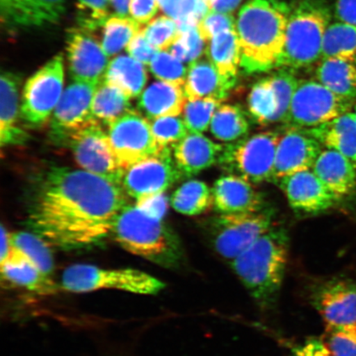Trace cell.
Wrapping results in <instances>:
<instances>
[{
  "instance_id": "1",
  "label": "cell",
  "mask_w": 356,
  "mask_h": 356,
  "mask_svg": "<svg viewBox=\"0 0 356 356\" xmlns=\"http://www.w3.org/2000/svg\"><path fill=\"white\" fill-rule=\"evenodd\" d=\"M121 185L86 170L53 166L35 182L28 224L52 246L77 250L111 236L115 220L128 206Z\"/></svg>"
},
{
  "instance_id": "2",
  "label": "cell",
  "mask_w": 356,
  "mask_h": 356,
  "mask_svg": "<svg viewBox=\"0 0 356 356\" xmlns=\"http://www.w3.org/2000/svg\"><path fill=\"white\" fill-rule=\"evenodd\" d=\"M291 6L282 0H249L236 20L240 67L249 74L279 68Z\"/></svg>"
},
{
  "instance_id": "3",
  "label": "cell",
  "mask_w": 356,
  "mask_h": 356,
  "mask_svg": "<svg viewBox=\"0 0 356 356\" xmlns=\"http://www.w3.org/2000/svg\"><path fill=\"white\" fill-rule=\"evenodd\" d=\"M289 249L287 231L273 227L230 262L234 273L261 310L268 311L277 306Z\"/></svg>"
},
{
  "instance_id": "4",
  "label": "cell",
  "mask_w": 356,
  "mask_h": 356,
  "mask_svg": "<svg viewBox=\"0 0 356 356\" xmlns=\"http://www.w3.org/2000/svg\"><path fill=\"white\" fill-rule=\"evenodd\" d=\"M111 236L124 250L165 268H177L184 261L177 236L163 220L136 206H127L119 213Z\"/></svg>"
},
{
  "instance_id": "5",
  "label": "cell",
  "mask_w": 356,
  "mask_h": 356,
  "mask_svg": "<svg viewBox=\"0 0 356 356\" xmlns=\"http://www.w3.org/2000/svg\"><path fill=\"white\" fill-rule=\"evenodd\" d=\"M331 11L324 0H299L291 6L279 67L304 69L321 59Z\"/></svg>"
},
{
  "instance_id": "6",
  "label": "cell",
  "mask_w": 356,
  "mask_h": 356,
  "mask_svg": "<svg viewBox=\"0 0 356 356\" xmlns=\"http://www.w3.org/2000/svg\"><path fill=\"white\" fill-rule=\"evenodd\" d=\"M282 133L264 131L225 144L218 165L251 184L273 181L275 154Z\"/></svg>"
},
{
  "instance_id": "7",
  "label": "cell",
  "mask_w": 356,
  "mask_h": 356,
  "mask_svg": "<svg viewBox=\"0 0 356 356\" xmlns=\"http://www.w3.org/2000/svg\"><path fill=\"white\" fill-rule=\"evenodd\" d=\"M61 286L65 291L74 293L106 289L139 295H157L165 287V284L139 270H109L95 266L78 264L65 270L62 275Z\"/></svg>"
},
{
  "instance_id": "8",
  "label": "cell",
  "mask_w": 356,
  "mask_h": 356,
  "mask_svg": "<svg viewBox=\"0 0 356 356\" xmlns=\"http://www.w3.org/2000/svg\"><path fill=\"white\" fill-rule=\"evenodd\" d=\"M273 211L267 209L254 213H218L207 224L209 241L218 254L231 262L273 228Z\"/></svg>"
},
{
  "instance_id": "9",
  "label": "cell",
  "mask_w": 356,
  "mask_h": 356,
  "mask_svg": "<svg viewBox=\"0 0 356 356\" xmlns=\"http://www.w3.org/2000/svg\"><path fill=\"white\" fill-rule=\"evenodd\" d=\"M355 104L317 80H300L284 124L287 128L313 129L349 113Z\"/></svg>"
},
{
  "instance_id": "10",
  "label": "cell",
  "mask_w": 356,
  "mask_h": 356,
  "mask_svg": "<svg viewBox=\"0 0 356 356\" xmlns=\"http://www.w3.org/2000/svg\"><path fill=\"white\" fill-rule=\"evenodd\" d=\"M64 57L58 54L26 81L21 115L31 127H39L50 118L63 95Z\"/></svg>"
},
{
  "instance_id": "11",
  "label": "cell",
  "mask_w": 356,
  "mask_h": 356,
  "mask_svg": "<svg viewBox=\"0 0 356 356\" xmlns=\"http://www.w3.org/2000/svg\"><path fill=\"white\" fill-rule=\"evenodd\" d=\"M66 145L72 149L74 159L83 170L122 184L126 170L119 163L108 133L97 120L71 136Z\"/></svg>"
},
{
  "instance_id": "12",
  "label": "cell",
  "mask_w": 356,
  "mask_h": 356,
  "mask_svg": "<svg viewBox=\"0 0 356 356\" xmlns=\"http://www.w3.org/2000/svg\"><path fill=\"white\" fill-rule=\"evenodd\" d=\"M106 133L115 157L124 170L158 154L160 149L151 122L134 109L109 124Z\"/></svg>"
},
{
  "instance_id": "13",
  "label": "cell",
  "mask_w": 356,
  "mask_h": 356,
  "mask_svg": "<svg viewBox=\"0 0 356 356\" xmlns=\"http://www.w3.org/2000/svg\"><path fill=\"white\" fill-rule=\"evenodd\" d=\"M310 304L326 326L356 327V282L345 277L317 280L309 289Z\"/></svg>"
},
{
  "instance_id": "14",
  "label": "cell",
  "mask_w": 356,
  "mask_h": 356,
  "mask_svg": "<svg viewBox=\"0 0 356 356\" xmlns=\"http://www.w3.org/2000/svg\"><path fill=\"white\" fill-rule=\"evenodd\" d=\"M181 177L173 160L172 149L163 148L127 168L121 185L127 195L137 202L165 193Z\"/></svg>"
},
{
  "instance_id": "15",
  "label": "cell",
  "mask_w": 356,
  "mask_h": 356,
  "mask_svg": "<svg viewBox=\"0 0 356 356\" xmlns=\"http://www.w3.org/2000/svg\"><path fill=\"white\" fill-rule=\"evenodd\" d=\"M99 86L73 80L67 87L51 122V137L56 144L66 145L71 136L97 120L92 113V101Z\"/></svg>"
},
{
  "instance_id": "16",
  "label": "cell",
  "mask_w": 356,
  "mask_h": 356,
  "mask_svg": "<svg viewBox=\"0 0 356 356\" xmlns=\"http://www.w3.org/2000/svg\"><path fill=\"white\" fill-rule=\"evenodd\" d=\"M323 146L306 129L287 128L275 154L273 182L295 173L312 170Z\"/></svg>"
},
{
  "instance_id": "17",
  "label": "cell",
  "mask_w": 356,
  "mask_h": 356,
  "mask_svg": "<svg viewBox=\"0 0 356 356\" xmlns=\"http://www.w3.org/2000/svg\"><path fill=\"white\" fill-rule=\"evenodd\" d=\"M67 56L73 80L99 84L104 81L108 56L90 32L80 28L70 31Z\"/></svg>"
},
{
  "instance_id": "18",
  "label": "cell",
  "mask_w": 356,
  "mask_h": 356,
  "mask_svg": "<svg viewBox=\"0 0 356 356\" xmlns=\"http://www.w3.org/2000/svg\"><path fill=\"white\" fill-rule=\"evenodd\" d=\"M277 184L286 195L289 207L296 212L317 215L340 202L312 170L287 176Z\"/></svg>"
},
{
  "instance_id": "19",
  "label": "cell",
  "mask_w": 356,
  "mask_h": 356,
  "mask_svg": "<svg viewBox=\"0 0 356 356\" xmlns=\"http://www.w3.org/2000/svg\"><path fill=\"white\" fill-rule=\"evenodd\" d=\"M69 0H0L2 24L11 30L41 28L56 24Z\"/></svg>"
},
{
  "instance_id": "20",
  "label": "cell",
  "mask_w": 356,
  "mask_h": 356,
  "mask_svg": "<svg viewBox=\"0 0 356 356\" xmlns=\"http://www.w3.org/2000/svg\"><path fill=\"white\" fill-rule=\"evenodd\" d=\"M213 207L218 213H254L264 210V195L251 182L234 175L218 178L213 185Z\"/></svg>"
},
{
  "instance_id": "21",
  "label": "cell",
  "mask_w": 356,
  "mask_h": 356,
  "mask_svg": "<svg viewBox=\"0 0 356 356\" xmlns=\"http://www.w3.org/2000/svg\"><path fill=\"white\" fill-rule=\"evenodd\" d=\"M312 171L342 202L356 197V166L335 150L323 148Z\"/></svg>"
},
{
  "instance_id": "22",
  "label": "cell",
  "mask_w": 356,
  "mask_h": 356,
  "mask_svg": "<svg viewBox=\"0 0 356 356\" xmlns=\"http://www.w3.org/2000/svg\"><path fill=\"white\" fill-rule=\"evenodd\" d=\"M224 145L217 144L203 134L189 133L172 147V157L182 177L199 175L219 162Z\"/></svg>"
},
{
  "instance_id": "23",
  "label": "cell",
  "mask_w": 356,
  "mask_h": 356,
  "mask_svg": "<svg viewBox=\"0 0 356 356\" xmlns=\"http://www.w3.org/2000/svg\"><path fill=\"white\" fill-rule=\"evenodd\" d=\"M184 91L188 100L213 99L222 102L235 86L219 73L209 60L193 62L188 69Z\"/></svg>"
},
{
  "instance_id": "24",
  "label": "cell",
  "mask_w": 356,
  "mask_h": 356,
  "mask_svg": "<svg viewBox=\"0 0 356 356\" xmlns=\"http://www.w3.org/2000/svg\"><path fill=\"white\" fill-rule=\"evenodd\" d=\"M188 100L184 87L159 81L141 93L137 106L141 114L154 121L161 118L179 117Z\"/></svg>"
},
{
  "instance_id": "25",
  "label": "cell",
  "mask_w": 356,
  "mask_h": 356,
  "mask_svg": "<svg viewBox=\"0 0 356 356\" xmlns=\"http://www.w3.org/2000/svg\"><path fill=\"white\" fill-rule=\"evenodd\" d=\"M19 78L15 74L4 72L0 79V144L1 146L24 145L29 140L19 126L20 115Z\"/></svg>"
},
{
  "instance_id": "26",
  "label": "cell",
  "mask_w": 356,
  "mask_h": 356,
  "mask_svg": "<svg viewBox=\"0 0 356 356\" xmlns=\"http://www.w3.org/2000/svg\"><path fill=\"white\" fill-rule=\"evenodd\" d=\"M306 130L323 148L344 155L356 166V121L353 111L321 126Z\"/></svg>"
},
{
  "instance_id": "27",
  "label": "cell",
  "mask_w": 356,
  "mask_h": 356,
  "mask_svg": "<svg viewBox=\"0 0 356 356\" xmlns=\"http://www.w3.org/2000/svg\"><path fill=\"white\" fill-rule=\"evenodd\" d=\"M1 273L8 282L29 291L49 293L55 289L51 280L12 246L10 256L1 264Z\"/></svg>"
},
{
  "instance_id": "28",
  "label": "cell",
  "mask_w": 356,
  "mask_h": 356,
  "mask_svg": "<svg viewBox=\"0 0 356 356\" xmlns=\"http://www.w3.org/2000/svg\"><path fill=\"white\" fill-rule=\"evenodd\" d=\"M314 75L318 82L335 95L356 102V65L353 62L320 60Z\"/></svg>"
},
{
  "instance_id": "29",
  "label": "cell",
  "mask_w": 356,
  "mask_h": 356,
  "mask_svg": "<svg viewBox=\"0 0 356 356\" xmlns=\"http://www.w3.org/2000/svg\"><path fill=\"white\" fill-rule=\"evenodd\" d=\"M147 79L145 65L130 56H120L109 62L104 82L119 88L131 99L141 95Z\"/></svg>"
},
{
  "instance_id": "30",
  "label": "cell",
  "mask_w": 356,
  "mask_h": 356,
  "mask_svg": "<svg viewBox=\"0 0 356 356\" xmlns=\"http://www.w3.org/2000/svg\"><path fill=\"white\" fill-rule=\"evenodd\" d=\"M206 53L222 77L236 82L241 65V48L236 30L213 38L208 42Z\"/></svg>"
},
{
  "instance_id": "31",
  "label": "cell",
  "mask_w": 356,
  "mask_h": 356,
  "mask_svg": "<svg viewBox=\"0 0 356 356\" xmlns=\"http://www.w3.org/2000/svg\"><path fill=\"white\" fill-rule=\"evenodd\" d=\"M250 123L238 106L221 104L213 115L210 127L211 135L225 144L243 139L248 136Z\"/></svg>"
},
{
  "instance_id": "32",
  "label": "cell",
  "mask_w": 356,
  "mask_h": 356,
  "mask_svg": "<svg viewBox=\"0 0 356 356\" xmlns=\"http://www.w3.org/2000/svg\"><path fill=\"white\" fill-rule=\"evenodd\" d=\"M248 108L252 118L262 126L280 123L279 99L270 76L253 86L248 97Z\"/></svg>"
},
{
  "instance_id": "33",
  "label": "cell",
  "mask_w": 356,
  "mask_h": 356,
  "mask_svg": "<svg viewBox=\"0 0 356 356\" xmlns=\"http://www.w3.org/2000/svg\"><path fill=\"white\" fill-rule=\"evenodd\" d=\"M339 59L356 65V26L343 22L330 24L325 33L321 59Z\"/></svg>"
},
{
  "instance_id": "34",
  "label": "cell",
  "mask_w": 356,
  "mask_h": 356,
  "mask_svg": "<svg viewBox=\"0 0 356 356\" xmlns=\"http://www.w3.org/2000/svg\"><path fill=\"white\" fill-rule=\"evenodd\" d=\"M170 202L172 208L182 215L200 216L213 206L212 191L206 182L190 180L173 193Z\"/></svg>"
},
{
  "instance_id": "35",
  "label": "cell",
  "mask_w": 356,
  "mask_h": 356,
  "mask_svg": "<svg viewBox=\"0 0 356 356\" xmlns=\"http://www.w3.org/2000/svg\"><path fill=\"white\" fill-rule=\"evenodd\" d=\"M130 99L119 88L102 81L93 97V115L97 121L109 126L133 110Z\"/></svg>"
},
{
  "instance_id": "36",
  "label": "cell",
  "mask_w": 356,
  "mask_h": 356,
  "mask_svg": "<svg viewBox=\"0 0 356 356\" xmlns=\"http://www.w3.org/2000/svg\"><path fill=\"white\" fill-rule=\"evenodd\" d=\"M12 248L49 277L54 270V260L48 243L39 235L29 232L10 234Z\"/></svg>"
},
{
  "instance_id": "37",
  "label": "cell",
  "mask_w": 356,
  "mask_h": 356,
  "mask_svg": "<svg viewBox=\"0 0 356 356\" xmlns=\"http://www.w3.org/2000/svg\"><path fill=\"white\" fill-rule=\"evenodd\" d=\"M141 25L129 17L111 16L104 26L102 47L108 57L117 55L127 47Z\"/></svg>"
},
{
  "instance_id": "38",
  "label": "cell",
  "mask_w": 356,
  "mask_h": 356,
  "mask_svg": "<svg viewBox=\"0 0 356 356\" xmlns=\"http://www.w3.org/2000/svg\"><path fill=\"white\" fill-rule=\"evenodd\" d=\"M165 15L175 20L180 29L198 26L210 11L204 0H158Z\"/></svg>"
},
{
  "instance_id": "39",
  "label": "cell",
  "mask_w": 356,
  "mask_h": 356,
  "mask_svg": "<svg viewBox=\"0 0 356 356\" xmlns=\"http://www.w3.org/2000/svg\"><path fill=\"white\" fill-rule=\"evenodd\" d=\"M221 102L213 99L188 100L182 111V119L189 133L203 134L210 130L213 115Z\"/></svg>"
},
{
  "instance_id": "40",
  "label": "cell",
  "mask_w": 356,
  "mask_h": 356,
  "mask_svg": "<svg viewBox=\"0 0 356 356\" xmlns=\"http://www.w3.org/2000/svg\"><path fill=\"white\" fill-rule=\"evenodd\" d=\"M206 43L197 26H188L180 29L179 35L169 50L177 59L191 64L200 60L203 53L207 51Z\"/></svg>"
},
{
  "instance_id": "41",
  "label": "cell",
  "mask_w": 356,
  "mask_h": 356,
  "mask_svg": "<svg viewBox=\"0 0 356 356\" xmlns=\"http://www.w3.org/2000/svg\"><path fill=\"white\" fill-rule=\"evenodd\" d=\"M142 31L148 42L159 51L169 50L180 33L177 22L166 15L155 17Z\"/></svg>"
},
{
  "instance_id": "42",
  "label": "cell",
  "mask_w": 356,
  "mask_h": 356,
  "mask_svg": "<svg viewBox=\"0 0 356 356\" xmlns=\"http://www.w3.org/2000/svg\"><path fill=\"white\" fill-rule=\"evenodd\" d=\"M151 72L160 81L168 82L184 87L188 71L184 62L177 59L171 53L159 51L149 65Z\"/></svg>"
},
{
  "instance_id": "43",
  "label": "cell",
  "mask_w": 356,
  "mask_h": 356,
  "mask_svg": "<svg viewBox=\"0 0 356 356\" xmlns=\"http://www.w3.org/2000/svg\"><path fill=\"white\" fill-rule=\"evenodd\" d=\"M151 127L159 149L171 148L188 135L184 119L167 117L154 120Z\"/></svg>"
},
{
  "instance_id": "44",
  "label": "cell",
  "mask_w": 356,
  "mask_h": 356,
  "mask_svg": "<svg viewBox=\"0 0 356 356\" xmlns=\"http://www.w3.org/2000/svg\"><path fill=\"white\" fill-rule=\"evenodd\" d=\"M79 28L92 32L104 26L111 17L109 0H76Z\"/></svg>"
},
{
  "instance_id": "45",
  "label": "cell",
  "mask_w": 356,
  "mask_h": 356,
  "mask_svg": "<svg viewBox=\"0 0 356 356\" xmlns=\"http://www.w3.org/2000/svg\"><path fill=\"white\" fill-rule=\"evenodd\" d=\"M323 341L331 356H356V327L326 326Z\"/></svg>"
},
{
  "instance_id": "46",
  "label": "cell",
  "mask_w": 356,
  "mask_h": 356,
  "mask_svg": "<svg viewBox=\"0 0 356 356\" xmlns=\"http://www.w3.org/2000/svg\"><path fill=\"white\" fill-rule=\"evenodd\" d=\"M197 28L204 41L208 43L217 35L236 30V22L229 13L210 10L199 22Z\"/></svg>"
},
{
  "instance_id": "47",
  "label": "cell",
  "mask_w": 356,
  "mask_h": 356,
  "mask_svg": "<svg viewBox=\"0 0 356 356\" xmlns=\"http://www.w3.org/2000/svg\"><path fill=\"white\" fill-rule=\"evenodd\" d=\"M127 51L129 56L143 65H150L159 51L151 44L145 37L142 29L129 43Z\"/></svg>"
},
{
  "instance_id": "48",
  "label": "cell",
  "mask_w": 356,
  "mask_h": 356,
  "mask_svg": "<svg viewBox=\"0 0 356 356\" xmlns=\"http://www.w3.org/2000/svg\"><path fill=\"white\" fill-rule=\"evenodd\" d=\"M159 8L158 0H131L129 15L140 25L148 24Z\"/></svg>"
},
{
  "instance_id": "49",
  "label": "cell",
  "mask_w": 356,
  "mask_h": 356,
  "mask_svg": "<svg viewBox=\"0 0 356 356\" xmlns=\"http://www.w3.org/2000/svg\"><path fill=\"white\" fill-rule=\"evenodd\" d=\"M136 206L148 215L163 220L168 211V199L164 193L151 195L137 200Z\"/></svg>"
},
{
  "instance_id": "50",
  "label": "cell",
  "mask_w": 356,
  "mask_h": 356,
  "mask_svg": "<svg viewBox=\"0 0 356 356\" xmlns=\"http://www.w3.org/2000/svg\"><path fill=\"white\" fill-rule=\"evenodd\" d=\"M292 350L293 356H331L323 341L318 338H310Z\"/></svg>"
},
{
  "instance_id": "51",
  "label": "cell",
  "mask_w": 356,
  "mask_h": 356,
  "mask_svg": "<svg viewBox=\"0 0 356 356\" xmlns=\"http://www.w3.org/2000/svg\"><path fill=\"white\" fill-rule=\"evenodd\" d=\"M335 16L338 21L356 26V0H336Z\"/></svg>"
},
{
  "instance_id": "52",
  "label": "cell",
  "mask_w": 356,
  "mask_h": 356,
  "mask_svg": "<svg viewBox=\"0 0 356 356\" xmlns=\"http://www.w3.org/2000/svg\"><path fill=\"white\" fill-rule=\"evenodd\" d=\"M243 0H204L209 10L224 13H232L239 6Z\"/></svg>"
},
{
  "instance_id": "53",
  "label": "cell",
  "mask_w": 356,
  "mask_h": 356,
  "mask_svg": "<svg viewBox=\"0 0 356 356\" xmlns=\"http://www.w3.org/2000/svg\"><path fill=\"white\" fill-rule=\"evenodd\" d=\"M11 252L10 234L8 232L4 226L1 225V256L0 264L6 261Z\"/></svg>"
},
{
  "instance_id": "54",
  "label": "cell",
  "mask_w": 356,
  "mask_h": 356,
  "mask_svg": "<svg viewBox=\"0 0 356 356\" xmlns=\"http://www.w3.org/2000/svg\"><path fill=\"white\" fill-rule=\"evenodd\" d=\"M114 16L127 17L131 0H109Z\"/></svg>"
},
{
  "instance_id": "55",
  "label": "cell",
  "mask_w": 356,
  "mask_h": 356,
  "mask_svg": "<svg viewBox=\"0 0 356 356\" xmlns=\"http://www.w3.org/2000/svg\"><path fill=\"white\" fill-rule=\"evenodd\" d=\"M353 111V113H354V115H355V121H356V102H355V104L354 106Z\"/></svg>"
}]
</instances>
